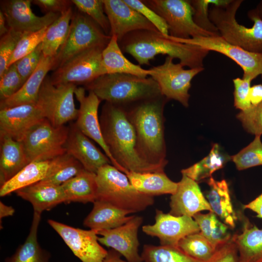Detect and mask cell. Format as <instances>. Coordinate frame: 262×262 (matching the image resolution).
I'll list each match as a JSON object with an SVG mask.
<instances>
[{"mask_svg": "<svg viewBox=\"0 0 262 262\" xmlns=\"http://www.w3.org/2000/svg\"><path fill=\"white\" fill-rule=\"evenodd\" d=\"M99 122L103 137L121 171L155 172L164 169L152 165L140 156L136 137L125 107L105 102Z\"/></svg>", "mask_w": 262, "mask_h": 262, "instance_id": "cell-1", "label": "cell"}, {"mask_svg": "<svg viewBox=\"0 0 262 262\" xmlns=\"http://www.w3.org/2000/svg\"><path fill=\"white\" fill-rule=\"evenodd\" d=\"M168 100L161 95L126 107L135 131L140 156L147 163L163 169L168 163L164 116Z\"/></svg>", "mask_w": 262, "mask_h": 262, "instance_id": "cell-2", "label": "cell"}, {"mask_svg": "<svg viewBox=\"0 0 262 262\" xmlns=\"http://www.w3.org/2000/svg\"><path fill=\"white\" fill-rule=\"evenodd\" d=\"M123 52L136 60L139 65H149L158 54L177 58L184 67H203V60L209 52L197 46L172 40L159 31L139 30L130 33L118 42Z\"/></svg>", "mask_w": 262, "mask_h": 262, "instance_id": "cell-3", "label": "cell"}, {"mask_svg": "<svg viewBox=\"0 0 262 262\" xmlns=\"http://www.w3.org/2000/svg\"><path fill=\"white\" fill-rule=\"evenodd\" d=\"M101 101L125 107L162 95L151 77L142 78L127 74H106L84 85Z\"/></svg>", "mask_w": 262, "mask_h": 262, "instance_id": "cell-4", "label": "cell"}, {"mask_svg": "<svg viewBox=\"0 0 262 262\" xmlns=\"http://www.w3.org/2000/svg\"><path fill=\"white\" fill-rule=\"evenodd\" d=\"M243 0H230L223 6L212 5L209 17L217 28L220 35L229 43L253 53L262 54V20L254 9L247 12L254 24L248 28L236 19V12Z\"/></svg>", "mask_w": 262, "mask_h": 262, "instance_id": "cell-5", "label": "cell"}, {"mask_svg": "<svg viewBox=\"0 0 262 262\" xmlns=\"http://www.w3.org/2000/svg\"><path fill=\"white\" fill-rule=\"evenodd\" d=\"M96 180V200L108 202L130 214L143 211L154 203L153 196L137 191L126 175L111 164L98 170Z\"/></svg>", "mask_w": 262, "mask_h": 262, "instance_id": "cell-6", "label": "cell"}, {"mask_svg": "<svg viewBox=\"0 0 262 262\" xmlns=\"http://www.w3.org/2000/svg\"><path fill=\"white\" fill-rule=\"evenodd\" d=\"M111 38L86 14L81 12L73 14L66 38L55 56L53 70L86 49L106 47Z\"/></svg>", "mask_w": 262, "mask_h": 262, "instance_id": "cell-7", "label": "cell"}, {"mask_svg": "<svg viewBox=\"0 0 262 262\" xmlns=\"http://www.w3.org/2000/svg\"><path fill=\"white\" fill-rule=\"evenodd\" d=\"M69 128L54 127L44 118L26 133L21 142L30 163L52 159L66 153Z\"/></svg>", "mask_w": 262, "mask_h": 262, "instance_id": "cell-8", "label": "cell"}, {"mask_svg": "<svg viewBox=\"0 0 262 262\" xmlns=\"http://www.w3.org/2000/svg\"><path fill=\"white\" fill-rule=\"evenodd\" d=\"M165 21L170 36L181 39L220 36L207 32L194 21L193 8L187 0H143Z\"/></svg>", "mask_w": 262, "mask_h": 262, "instance_id": "cell-9", "label": "cell"}, {"mask_svg": "<svg viewBox=\"0 0 262 262\" xmlns=\"http://www.w3.org/2000/svg\"><path fill=\"white\" fill-rule=\"evenodd\" d=\"M77 87L73 83L53 85L47 76L40 89L36 104L42 111L45 118L54 127L77 118L79 109L74 101Z\"/></svg>", "mask_w": 262, "mask_h": 262, "instance_id": "cell-10", "label": "cell"}, {"mask_svg": "<svg viewBox=\"0 0 262 262\" xmlns=\"http://www.w3.org/2000/svg\"><path fill=\"white\" fill-rule=\"evenodd\" d=\"M105 48H92L73 56L55 70L50 76L51 83L54 85L67 83L85 85L107 74L102 58Z\"/></svg>", "mask_w": 262, "mask_h": 262, "instance_id": "cell-11", "label": "cell"}, {"mask_svg": "<svg viewBox=\"0 0 262 262\" xmlns=\"http://www.w3.org/2000/svg\"><path fill=\"white\" fill-rule=\"evenodd\" d=\"M173 59L166 56L163 64L149 69L150 76L158 83L162 95L168 100H177L188 107L191 81L204 68L185 69L180 63H174Z\"/></svg>", "mask_w": 262, "mask_h": 262, "instance_id": "cell-12", "label": "cell"}, {"mask_svg": "<svg viewBox=\"0 0 262 262\" xmlns=\"http://www.w3.org/2000/svg\"><path fill=\"white\" fill-rule=\"evenodd\" d=\"M169 39L182 43L198 46L208 51H214L230 58L243 70L244 79L252 81L262 74V54L246 51L232 45L221 36H202L181 39L167 36Z\"/></svg>", "mask_w": 262, "mask_h": 262, "instance_id": "cell-13", "label": "cell"}, {"mask_svg": "<svg viewBox=\"0 0 262 262\" xmlns=\"http://www.w3.org/2000/svg\"><path fill=\"white\" fill-rule=\"evenodd\" d=\"M48 222L82 262H102L107 255L98 241V230L76 228L52 219Z\"/></svg>", "mask_w": 262, "mask_h": 262, "instance_id": "cell-14", "label": "cell"}, {"mask_svg": "<svg viewBox=\"0 0 262 262\" xmlns=\"http://www.w3.org/2000/svg\"><path fill=\"white\" fill-rule=\"evenodd\" d=\"M147 235L157 237L160 245L178 246L180 241L184 237L199 232V228L193 217L176 216L156 209L155 223L142 227Z\"/></svg>", "mask_w": 262, "mask_h": 262, "instance_id": "cell-15", "label": "cell"}, {"mask_svg": "<svg viewBox=\"0 0 262 262\" xmlns=\"http://www.w3.org/2000/svg\"><path fill=\"white\" fill-rule=\"evenodd\" d=\"M143 221L140 216L132 215L125 224L110 229L97 231L100 244L111 247L123 256L129 262H143L139 253L138 233Z\"/></svg>", "mask_w": 262, "mask_h": 262, "instance_id": "cell-16", "label": "cell"}, {"mask_svg": "<svg viewBox=\"0 0 262 262\" xmlns=\"http://www.w3.org/2000/svg\"><path fill=\"white\" fill-rule=\"evenodd\" d=\"M30 0H9L0 2L9 29L22 33L38 32L50 26L60 16V13H48L36 16L32 11Z\"/></svg>", "mask_w": 262, "mask_h": 262, "instance_id": "cell-17", "label": "cell"}, {"mask_svg": "<svg viewBox=\"0 0 262 262\" xmlns=\"http://www.w3.org/2000/svg\"><path fill=\"white\" fill-rule=\"evenodd\" d=\"M84 87H76L74 95L80 103L75 123L77 128L89 138L96 142L110 159L111 164L119 170L121 168L112 157L104 141L98 115L101 100L92 91L85 95Z\"/></svg>", "mask_w": 262, "mask_h": 262, "instance_id": "cell-18", "label": "cell"}, {"mask_svg": "<svg viewBox=\"0 0 262 262\" xmlns=\"http://www.w3.org/2000/svg\"><path fill=\"white\" fill-rule=\"evenodd\" d=\"M103 2L110 25V36L115 35L118 42L125 35L134 31H159L150 22L123 0H103Z\"/></svg>", "mask_w": 262, "mask_h": 262, "instance_id": "cell-19", "label": "cell"}, {"mask_svg": "<svg viewBox=\"0 0 262 262\" xmlns=\"http://www.w3.org/2000/svg\"><path fill=\"white\" fill-rule=\"evenodd\" d=\"M45 118L36 104H25L0 110V137L21 141L28 131Z\"/></svg>", "mask_w": 262, "mask_h": 262, "instance_id": "cell-20", "label": "cell"}, {"mask_svg": "<svg viewBox=\"0 0 262 262\" xmlns=\"http://www.w3.org/2000/svg\"><path fill=\"white\" fill-rule=\"evenodd\" d=\"M169 206V213L176 216L193 217L202 211L213 212L198 183L183 174L176 192L171 196Z\"/></svg>", "mask_w": 262, "mask_h": 262, "instance_id": "cell-21", "label": "cell"}, {"mask_svg": "<svg viewBox=\"0 0 262 262\" xmlns=\"http://www.w3.org/2000/svg\"><path fill=\"white\" fill-rule=\"evenodd\" d=\"M65 147L66 153L79 161L84 169L89 172L96 174L102 166L111 164L107 155L75 124L69 128Z\"/></svg>", "mask_w": 262, "mask_h": 262, "instance_id": "cell-22", "label": "cell"}, {"mask_svg": "<svg viewBox=\"0 0 262 262\" xmlns=\"http://www.w3.org/2000/svg\"><path fill=\"white\" fill-rule=\"evenodd\" d=\"M65 154L50 160L30 163L13 178L0 186V196H7L49 177L53 174L62 162Z\"/></svg>", "mask_w": 262, "mask_h": 262, "instance_id": "cell-23", "label": "cell"}, {"mask_svg": "<svg viewBox=\"0 0 262 262\" xmlns=\"http://www.w3.org/2000/svg\"><path fill=\"white\" fill-rule=\"evenodd\" d=\"M55 57H45L42 55L36 69L21 88L12 97L0 100V109L22 104L36 103L42 83L48 72L53 70Z\"/></svg>", "mask_w": 262, "mask_h": 262, "instance_id": "cell-24", "label": "cell"}, {"mask_svg": "<svg viewBox=\"0 0 262 262\" xmlns=\"http://www.w3.org/2000/svg\"><path fill=\"white\" fill-rule=\"evenodd\" d=\"M15 193L32 204L33 212L40 214L66 202L62 185L47 184L41 181L21 188Z\"/></svg>", "mask_w": 262, "mask_h": 262, "instance_id": "cell-25", "label": "cell"}, {"mask_svg": "<svg viewBox=\"0 0 262 262\" xmlns=\"http://www.w3.org/2000/svg\"><path fill=\"white\" fill-rule=\"evenodd\" d=\"M0 184L10 180L30 163L21 141L11 137H0Z\"/></svg>", "mask_w": 262, "mask_h": 262, "instance_id": "cell-26", "label": "cell"}, {"mask_svg": "<svg viewBox=\"0 0 262 262\" xmlns=\"http://www.w3.org/2000/svg\"><path fill=\"white\" fill-rule=\"evenodd\" d=\"M207 181L209 186L207 199L213 212L229 228L234 229L238 216L232 203L227 181L216 180L213 177Z\"/></svg>", "mask_w": 262, "mask_h": 262, "instance_id": "cell-27", "label": "cell"}, {"mask_svg": "<svg viewBox=\"0 0 262 262\" xmlns=\"http://www.w3.org/2000/svg\"><path fill=\"white\" fill-rule=\"evenodd\" d=\"M130 213L102 201L93 202L92 210L83 221V225L91 229H110L127 222L132 217Z\"/></svg>", "mask_w": 262, "mask_h": 262, "instance_id": "cell-28", "label": "cell"}, {"mask_svg": "<svg viewBox=\"0 0 262 262\" xmlns=\"http://www.w3.org/2000/svg\"><path fill=\"white\" fill-rule=\"evenodd\" d=\"M125 174L137 191L147 196L172 195L178 187V182L170 180L164 171L144 173L127 171Z\"/></svg>", "mask_w": 262, "mask_h": 262, "instance_id": "cell-29", "label": "cell"}, {"mask_svg": "<svg viewBox=\"0 0 262 262\" xmlns=\"http://www.w3.org/2000/svg\"><path fill=\"white\" fill-rule=\"evenodd\" d=\"M102 58L107 74H127L142 78L150 75V69H144L132 63L124 55L115 35L111 36L102 51Z\"/></svg>", "mask_w": 262, "mask_h": 262, "instance_id": "cell-30", "label": "cell"}, {"mask_svg": "<svg viewBox=\"0 0 262 262\" xmlns=\"http://www.w3.org/2000/svg\"><path fill=\"white\" fill-rule=\"evenodd\" d=\"M66 203H87L96 200L97 183L96 174L84 170L62 185Z\"/></svg>", "mask_w": 262, "mask_h": 262, "instance_id": "cell-31", "label": "cell"}, {"mask_svg": "<svg viewBox=\"0 0 262 262\" xmlns=\"http://www.w3.org/2000/svg\"><path fill=\"white\" fill-rule=\"evenodd\" d=\"M245 223L240 234L231 239L237 246L239 262H262V229Z\"/></svg>", "mask_w": 262, "mask_h": 262, "instance_id": "cell-32", "label": "cell"}, {"mask_svg": "<svg viewBox=\"0 0 262 262\" xmlns=\"http://www.w3.org/2000/svg\"><path fill=\"white\" fill-rule=\"evenodd\" d=\"M41 214L33 212L31 227L25 241L5 262H49V255L41 247L37 239Z\"/></svg>", "mask_w": 262, "mask_h": 262, "instance_id": "cell-33", "label": "cell"}, {"mask_svg": "<svg viewBox=\"0 0 262 262\" xmlns=\"http://www.w3.org/2000/svg\"><path fill=\"white\" fill-rule=\"evenodd\" d=\"M230 159L221 150L218 144H214L209 154L199 162L181 170L183 174L196 182L212 177L216 171L223 168Z\"/></svg>", "mask_w": 262, "mask_h": 262, "instance_id": "cell-34", "label": "cell"}, {"mask_svg": "<svg viewBox=\"0 0 262 262\" xmlns=\"http://www.w3.org/2000/svg\"><path fill=\"white\" fill-rule=\"evenodd\" d=\"M73 14L71 7L61 14L48 28L42 42V53L45 57L55 56L67 35Z\"/></svg>", "mask_w": 262, "mask_h": 262, "instance_id": "cell-35", "label": "cell"}, {"mask_svg": "<svg viewBox=\"0 0 262 262\" xmlns=\"http://www.w3.org/2000/svg\"><path fill=\"white\" fill-rule=\"evenodd\" d=\"M193 218L198 225L200 232L216 249L231 238L229 231V228L220 221L213 212L205 214L199 212Z\"/></svg>", "mask_w": 262, "mask_h": 262, "instance_id": "cell-36", "label": "cell"}, {"mask_svg": "<svg viewBox=\"0 0 262 262\" xmlns=\"http://www.w3.org/2000/svg\"><path fill=\"white\" fill-rule=\"evenodd\" d=\"M141 256L143 262H203L188 256L178 246L146 244Z\"/></svg>", "mask_w": 262, "mask_h": 262, "instance_id": "cell-37", "label": "cell"}, {"mask_svg": "<svg viewBox=\"0 0 262 262\" xmlns=\"http://www.w3.org/2000/svg\"><path fill=\"white\" fill-rule=\"evenodd\" d=\"M178 247L188 256L203 262H207L216 250L200 232L183 238L180 241Z\"/></svg>", "mask_w": 262, "mask_h": 262, "instance_id": "cell-38", "label": "cell"}, {"mask_svg": "<svg viewBox=\"0 0 262 262\" xmlns=\"http://www.w3.org/2000/svg\"><path fill=\"white\" fill-rule=\"evenodd\" d=\"M238 170L262 165V142L260 136L237 154L230 157Z\"/></svg>", "mask_w": 262, "mask_h": 262, "instance_id": "cell-39", "label": "cell"}, {"mask_svg": "<svg viewBox=\"0 0 262 262\" xmlns=\"http://www.w3.org/2000/svg\"><path fill=\"white\" fill-rule=\"evenodd\" d=\"M71 1L80 12L92 18L102 29L105 34L110 36V25L104 11L103 0H72Z\"/></svg>", "mask_w": 262, "mask_h": 262, "instance_id": "cell-40", "label": "cell"}, {"mask_svg": "<svg viewBox=\"0 0 262 262\" xmlns=\"http://www.w3.org/2000/svg\"><path fill=\"white\" fill-rule=\"evenodd\" d=\"M84 170L79 161L66 153L63 161L54 173L40 181L54 185H62Z\"/></svg>", "mask_w": 262, "mask_h": 262, "instance_id": "cell-41", "label": "cell"}, {"mask_svg": "<svg viewBox=\"0 0 262 262\" xmlns=\"http://www.w3.org/2000/svg\"><path fill=\"white\" fill-rule=\"evenodd\" d=\"M230 0H190L193 8V20L201 29L220 35L217 28L211 21L209 17V5L223 6L229 2Z\"/></svg>", "mask_w": 262, "mask_h": 262, "instance_id": "cell-42", "label": "cell"}, {"mask_svg": "<svg viewBox=\"0 0 262 262\" xmlns=\"http://www.w3.org/2000/svg\"><path fill=\"white\" fill-rule=\"evenodd\" d=\"M48 27L32 33H26L19 41L8 62V67L33 52L43 41Z\"/></svg>", "mask_w": 262, "mask_h": 262, "instance_id": "cell-43", "label": "cell"}, {"mask_svg": "<svg viewBox=\"0 0 262 262\" xmlns=\"http://www.w3.org/2000/svg\"><path fill=\"white\" fill-rule=\"evenodd\" d=\"M24 84V82L17 70L15 63L10 66L0 76V100L12 97Z\"/></svg>", "mask_w": 262, "mask_h": 262, "instance_id": "cell-44", "label": "cell"}, {"mask_svg": "<svg viewBox=\"0 0 262 262\" xmlns=\"http://www.w3.org/2000/svg\"><path fill=\"white\" fill-rule=\"evenodd\" d=\"M236 117L242 123L244 129L255 136L262 135V102L256 106L241 111Z\"/></svg>", "mask_w": 262, "mask_h": 262, "instance_id": "cell-45", "label": "cell"}, {"mask_svg": "<svg viewBox=\"0 0 262 262\" xmlns=\"http://www.w3.org/2000/svg\"><path fill=\"white\" fill-rule=\"evenodd\" d=\"M25 33L9 29L0 40V76L8 67L9 61L19 41Z\"/></svg>", "mask_w": 262, "mask_h": 262, "instance_id": "cell-46", "label": "cell"}, {"mask_svg": "<svg viewBox=\"0 0 262 262\" xmlns=\"http://www.w3.org/2000/svg\"><path fill=\"white\" fill-rule=\"evenodd\" d=\"M123 1L150 22L163 35H169L168 27L164 19L142 0H123Z\"/></svg>", "mask_w": 262, "mask_h": 262, "instance_id": "cell-47", "label": "cell"}, {"mask_svg": "<svg viewBox=\"0 0 262 262\" xmlns=\"http://www.w3.org/2000/svg\"><path fill=\"white\" fill-rule=\"evenodd\" d=\"M42 55L41 43L33 52L15 63L24 83L36 69Z\"/></svg>", "mask_w": 262, "mask_h": 262, "instance_id": "cell-48", "label": "cell"}, {"mask_svg": "<svg viewBox=\"0 0 262 262\" xmlns=\"http://www.w3.org/2000/svg\"><path fill=\"white\" fill-rule=\"evenodd\" d=\"M251 81L249 79L239 78L233 79L234 105L241 111L246 110L251 106L249 98Z\"/></svg>", "mask_w": 262, "mask_h": 262, "instance_id": "cell-49", "label": "cell"}, {"mask_svg": "<svg viewBox=\"0 0 262 262\" xmlns=\"http://www.w3.org/2000/svg\"><path fill=\"white\" fill-rule=\"evenodd\" d=\"M207 262H239L238 249L232 239L218 247Z\"/></svg>", "mask_w": 262, "mask_h": 262, "instance_id": "cell-50", "label": "cell"}, {"mask_svg": "<svg viewBox=\"0 0 262 262\" xmlns=\"http://www.w3.org/2000/svg\"><path fill=\"white\" fill-rule=\"evenodd\" d=\"M32 2L46 13L60 14L67 10L72 3L71 0H34Z\"/></svg>", "mask_w": 262, "mask_h": 262, "instance_id": "cell-51", "label": "cell"}, {"mask_svg": "<svg viewBox=\"0 0 262 262\" xmlns=\"http://www.w3.org/2000/svg\"><path fill=\"white\" fill-rule=\"evenodd\" d=\"M249 98L251 106H256L262 102V84L254 85L250 87Z\"/></svg>", "mask_w": 262, "mask_h": 262, "instance_id": "cell-52", "label": "cell"}, {"mask_svg": "<svg viewBox=\"0 0 262 262\" xmlns=\"http://www.w3.org/2000/svg\"><path fill=\"white\" fill-rule=\"evenodd\" d=\"M243 208L249 209L257 213V217L262 219V193L254 200L243 206Z\"/></svg>", "mask_w": 262, "mask_h": 262, "instance_id": "cell-53", "label": "cell"}, {"mask_svg": "<svg viewBox=\"0 0 262 262\" xmlns=\"http://www.w3.org/2000/svg\"><path fill=\"white\" fill-rule=\"evenodd\" d=\"M121 256L118 252L111 249L108 251L107 255L102 262H129L122 260Z\"/></svg>", "mask_w": 262, "mask_h": 262, "instance_id": "cell-54", "label": "cell"}, {"mask_svg": "<svg viewBox=\"0 0 262 262\" xmlns=\"http://www.w3.org/2000/svg\"><path fill=\"white\" fill-rule=\"evenodd\" d=\"M15 213V209L11 206H8L2 201L0 202V220L3 218L12 216Z\"/></svg>", "mask_w": 262, "mask_h": 262, "instance_id": "cell-55", "label": "cell"}, {"mask_svg": "<svg viewBox=\"0 0 262 262\" xmlns=\"http://www.w3.org/2000/svg\"><path fill=\"white\" fill-rule=\"evenodd\" d=\"M7 24L5 16L2 12L0 11V36H3L6 34L8 31L9 29L6 26Z\"/></svg>", "mask_w": 262, "mask_h": 262, "instance_id": "cell-56", "label": "cell"}, {"mask_svg": "<svg viewBox=\"0 0 262 262\" xmlns=\"http://www.w3.org/2000/svg\"><path fill=\"white\" fill-rule=\"evenodd\" d=\"M254 9L258 17L262 20V0L260 1Z\"/></svg>", "mask_w": 262, "mask_h": 262, "instance_id": "cell-57", "label": "cell"}, {"mask_svg": "<svg viewBox=\"0 0 262 262\" xmlns=\"http://www.w3.org/2000/svg\"><path fill=\"white\" fill-rule=\"evenodd\" d=\"M262 78V74H261Z\"/></svg>", "mask_w": 262, "mask_h": 262, "instance_id": "cell-58", "label": "cell"}]
</instances>
